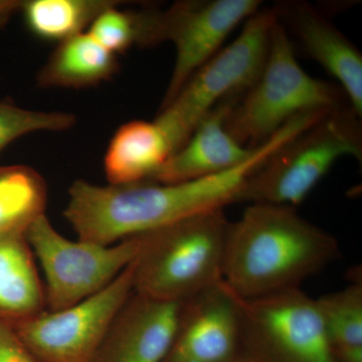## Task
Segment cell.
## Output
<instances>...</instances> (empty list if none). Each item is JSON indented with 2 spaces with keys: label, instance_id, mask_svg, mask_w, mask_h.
I'll list each match as a JSON object with an SVG mask.
<instances>
[{
  "label": "cell",
  "instance_id": "cell-1",
  "mask_svg": "<svg viewBox=\"0 0 362 362\" xmlns=\"http://www.w3.org/2000/svg\"><path fill=\"white\" fill-rule=\"evenodd\" d=\"M306 127L304 117H294L239 165L199 180L107 187L75 181L64 216L78 240L113 245L197 214L225 209L239 202L250 176Z\"/></svg>",
  "mask_w": 362,
  "mask_h": 362
},
{
  "label": "cell",
  "instance_id": "cell-2",
  "mask_svg": "<svg viewBox=\"0 0 362 362\" xmlns=\"http://www.w3.org/2000/svg\"><path fill=\"white\" fill-rule=\"evenodd\" d=\"M338 256L337 239L296 207L250 204L228 223L223 282L242 299L300 289Z\"/></svg>",
  "mask_w": 362,
  "mask_h": 362
},
{
  "label": "cell",
  "instance_id": "cell-3",
  "mask_svg": "<svg viewBox=\"0 0 362 362\" xmlns=\"http://www.w3.org/2000/svg\"><path fill=\"white\" fill-rule=\"evenodd\" d=\"M228 223L225 209H216L143 233L134 292L183 303L220 284Z\"/></svg>",
  "mask_w": 362,
  "mask_h": 362
},
{
  "label": "cell",
  "instance_id": "cell-4",
  "mask_svg": "<svg viewBox=\"0 0 362 362\" xmlns=\"http://www.w3.org/2000/svg\"><path fill=\"white\" fill-rule=\"evenodd\" d=\"M347 103L341 88L311 77L301 68L294 42L277 20L263 70L228 112L225 127L240 145L252 149L293 117L309 111L337 110Z\"/></svg>",
  "mask_w": 362,
  "mask_h": 362
},
{
  "label": "cell",
  "instance_id": "cell-5",
  "mask_svg": "<svg viewBox=\"0 0 362 362\" xmlns=\"http://www.w3.org/2000/svg\"><path fill=\"white\" fill-rule=\"evenodd\" d=\"M361 119L343 107L295 136L250 176L239 202L296 207L338 159L361 160Z\"/></svg>",
  "mask_w": 362,
  "mask_h": 362
},
{
  "label": "cell",
  "instance_id": "cell-6",
  "mask_svg": "<svg viewBox=\"0 0 362 362\" xmlns=\"http://www.w3.org/2000/svg\"><path fill=\"white\" fill-rule=\"evenodd\" d=\"M276 21L274 8H259L247 18L239 37L195 71L175 99L159 110L156 123L168 137L173 154L214 107L240 98L256 82Z\"/></svg>",
  "mask_w": 362,
  "mask_h": 362
},
{
  "label": "cell",
  "instance_id": "cell-7",
  "mask_svg": "<svg viewBox=\"0 0 362 362\" xmlns=\"http://www.w3.org/2000/svg\"><path fill=\"white\" fill-rule=\"evenodd\" d=\"M239 362H337L317 300L300 289L239 297Z\"/></svg>",
  "mask_w": 362,
  "mask_h": 362
},
{
  "label": "cell",
  "instance_id": "cell-8",
  "mask_svg": "<svg viewBox=\"0 0 362 362\" xmlns=\"http://www.w3.org/2000/svg\"><path fill=\"white\" fill-rule=\"evenodd\" d=\"M26 238L45 277L49 310L66 308L107 287L139 256L144 235L116 245L66 239L57 232L45 214L26 230Z\"/></svg>",
  "mask_w": 362,
  "mask_h": 362
},
{
  "label": "cell",
  "instance_id": "cell-9",
  "mask_svg": "<svg viewBox=\"0 0 362 362\" xmlns=\"http://www.w3.org/2000/svg\"><path fill=\"white\" fill-rule=\"evenodd\" d=\"M259 8V0H188L176 2L165 11H140L139 45L150 47L163 42L175 45V64L161 108L175 99L195 71L221 51L235 26Z\"/></svg>",
  "mask_w": 362,
  "mask_h": 362
},
{
  "label": "cell",
  "instance_id": "cell-10",
  "mask_svg": "<svg viewBox=\"0 0 362 362\" xmlns=\"http://www.w3.org/2000/svg\"><path fill=\"white\" fill-rule=\"evenodd\" d=\"M135 261L87 299L61 310H45L11 327L40 362H92L134 293Z\"/></svg>",
  "mask_w": 362,
  "mask_h": 362
},
{
  "label": "cell",
  "instance_id": "cell-11",
  "mask_svg": "<svg viewBox=\"0 0 362 362\" xmlns=\"http://www.w3.org/2000/svg\"><path fill=\"white\" fill-rule=\"evenodd\" d=\"M239 297L225 282L183 302L177 330L161 362H239Z\"/></svg>",
  "mask_w": 362,
  "mask_h": 362
},
{
  "label": "cell",
  "instance_id": "cell-12",
  "mask_svg": "<svg viewBox=\"0 0 362 362\" xmlns=\"http://www.w3.org/2000/svg\"><path fill=\"white\" fill-rule=\"evenodd\" d=\"M182 305L133 293L92 362H161L175 339Z\"/></svg>",
  "mask_w": 362,
  "mask_h": 362
},
{
  "label": "cell",
  "instance_id": "cell-13",
  "mask_svg": "<svg viewBox=\"0 0 362 362\" xmlns=\"http://www.w3.org/2000/svg\"><path fill=\"white\" fill-rule=\"evenodd\" d=\"M288 35L337 78L357 116H362V56L356 45L312 4L284 2L273 7Z\"/></svg>",
  "mask_w": 362,
  "mask_h": 362
},
{
  "label": "cell",
  "instance_id": "cell-14",
  "mask_svg": "<svg viewBox=\"0 0 362 362\" xmlns=\"http://www.w3.org/2000/svg\"><path fill=\"white\" fill-rule=\"evenodd\" d=\"M238 100L232 98L214 107L150 181L175 183L199 180L223 173L246 160L254 148L240 145L225 127L226 116Z\"/></svg>",
  "mask_w": 362,
  "mask_h": 362
},
{
  "label": "cell",
  "instance_id": "cell-15",
  "mask_svg": "<svg viewBox=\"0 0 362 362\" xmlns=\"http://www.w3.org/2000/svg\"><path fill=\"white\" fill-rule=\"evenodd\" d=\"M45 307V285L26 233L0 235V320L13 325Z\"/></svg>",
  "mask_w": 362,
  "mask_h": 362
},
{
  "label": "cell",
  "instance_id": "cell-16",
  "mask_svg": "<svg viewBox=\"0 0 362 362\" xmlns=\"http://www.w3.org/2000/svg\"><path fill=\"white\" fill-rule=\"evenodd\" d=\"M171 156L168 137L156 121H131L112 138L105 156V173L111 185L150 181Z\"/></svg>",
  "mask_w": 362,
  "mask_h": 362
},
{
  "label": "cell",
  "instance_id": "cell-17",
  "mask_svg": "<svg viewBox=\"0 0 362 362\" xmlns=\"http://www.w3.org/2000/svg\"><path fill=\"white\" fill-rule=\"evenodd\" d=\"M116 54L88 33L59 42L37 74L42 88H85L105 82L118 70Z\"/></svg>",
  "mask_w": 362,
  "mask_h": 362
},
{
  "label": "cell",
  "instance_id": "cell-18",
  "mask_svg": "<svg viewBox=\"0 0 362 362\" xmlns=\"http://www.w3.org/2000/svg\"><path fill=\"white\" fill-rule=\"evenodd\" d=\"M119 4L113 0H30L23 1L21 11L35 37L62 42L83 33L100 13Z\"/></svg>",
  "mask_w": 362,
  "mask_h": 362
},
{
  "label": "cell",
  "instance_id": "cell-19",
  "mask_svg": "<svg viewBox=\"0 0 362 362\" xmlns=\"http://www.w3.org/2000/svg\"><path fill=\"white\" fill-rule=\"evenodd\" d=\"M47 185L33 168L0 166V235L26 233L45 214Z\"/></svg>",
  "mask_w": 362,
  "mask_h": 362
},
{
  "label": "cell",
  "instance_id": "cell-20",
  "mask_svg": "<svg viewBox=\"0 0 362 362\" xmlns=\"http://www.w3.org/2000/svg\"><path fill=\"white\" fill-rule=\"evenodd\" d=\"M316 300L337 362H362L361 281Z\"/></svg>",
  "mask_w": 362,
  "mask_h": 362
},
{
  "label": "cell",
  "instance_id": "cell-21",
  "mask_svg": "<svg viewBox=\"0 0 362 362\" xmlns=\"http://www.w3.org/2000/svg\"><path fill=\"white\" fill-rule=\"evenodd\" d=\"M76 117L65 112L28 110L11 101H0V153L11 143L37 131H65L74 127Z\"/></svg>",
  "mask_w": 362,
  "mask_h": 362
},
{
  "label": "cell",
  "instance_id": "cell-22",
  "mask_svg": "<svg viewBox=\"0 0 362 362\" xmlns=\"http://www.w3.org/2000/svg\"><path fill=\"white\" fill-rule=\"evenodd\" d=\"M112 6L95 18L88 33L112 54H121L138 45L137 11H122Z\"/></svg>",
  "mask_w": 362,
  "mask_h": 362
},
{
  "label": "cell",
  "instance_id": "cell-23",
  "mask_svg": "<svg viewBox=\"0 0 362 362\" xmlns=\"http://www.w3.org/2000/svg\"><path fill=\"white\" fill-rule=\"evenodd\" d=\"M0 362H40L23 344L13 328L0 320Z\"/></svg>",
  "mask_w": 362,
  "mask_h": 362
},
{
  "label": "cell",
  "instance_id": "cell-24",
  "mask_svg": "<svg viewBox=\"0 0 362 362\" xmlns=\"http://www.w3.org/2000/svg\"><path fill=\"white\" fill-rule=\"evenodd\" d=\"M21 0H0V30L9 23L14 14L21 11Z\"/></svg>",
  "mask_w": 362,
  "mask_h": 362
}]
</instances>
